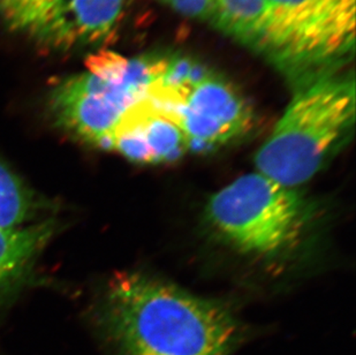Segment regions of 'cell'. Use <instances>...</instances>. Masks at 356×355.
Listing matches in <instances>:
<instances>
[{
	"mask_svg": "<svg viewBox=\"0 0 356 355\" xmlns=\"http://www.w3.org/2000/svg\"><path fill=\"white\" fill-rule=\"evenodd\" d=\"M219 31L254 51L293 89L343 71L355 52L356 0H219Z\"/></svg>",
	"mask_w": 356,
	"mask_h": 355,
	"instance_id": "1",
	"label": "cell"
},
{
	"mask_svg": "<svg viewBox=\"0 0 356 355\" xmlns=\"http://www.w3.org/2000/svg\"><path fill=\"white\" fill-rule=\"evenodd\" d=\"M103 319L118 355H231L241 339L225 306L141 272L115 276Z\"/></svg>",
	"mask_w": 356,
	"mask_h": 355,
	"instance_id": "2",
	"label": "cell"
},
{
	"mask_svg": "<svg viewBox=\"0 0 356 355\" xmlns=\"http://www.w3.org/2000/svg\"><path fill=\"white\" fill-rule=\"evenodd\" d=\"M354 120L353 71L345 68L294 88L289 106L256 155L257 172L296 189L316 175Z\"/></svg>",
	"mask_w": 356,
	"mask_h": 355,
	"instance_id": "3",
	"label": "cell"
},
{
	"mask_svg": "<svg viewBox=\"0 0 356 355\" xmlns=\"http://www.w3.org/2000/svg\"><path fill=\"white\" fill-rule=\"evenodd\" d=\"M168 57H124L98 51L87 70L64 79L50 95L54 119L81 140L108 150L124 118L145 102Z\"/></svg>",
	"mask_w": 356,
	"mask_h": 355,
	"instance_id": "4",
	"label": "cell"
},
{
	"mask_svg": "<svg viewBox=\"0 0 356 355\" xmlns=\"http://www.w3.org/2000/svg\"><path fill=\"white\" fill-rule=\"evenodd\" d=\"M205 216L216 233L236 251L276 258L299 244L309 212L299 191L256 171L212 195Z\"/></svg>",
	"mask_w": 356,
	"mask_h": 355,
	"instance_id": "5",
	"label": "cell"
},
{
	"mask_svg": "<svg viewBox=\"0 0 356 355\" xmlns=\"http://www.w3.org/2000/svg\"><path fill=\"white\" fill-rule=\"evenodd\" d=\"M152 97L180 128L188 150H209L232 141L252 123V110L236 88L187 58H168Z\"/></svg>",
	"mask_w": 356,
	"mask_h": 355,
	"instance_id": "6",
	"label": "cell"
},
{
	"mask_svg": "<svg viewBox=\"0 0 356 355\" xmlns=\"http://www.w3.org/2000/svg\"><path fill=\"white\" fill-rule=\"evenodd\" d=\"M126 0H0L10 31L57 50L94 47L115 34Z\"/></svg>",
	"mask_w": 356,
	"mask_h": 355,
	"instance_id": "7",
	"label": "cell"
},
{
	"mask_svg": "<svg viewBox=\"0 0 356 355\" xmlns=\"http://www.w3.org/2000/svg\"><path fill=\"white\" fill-rule=\"evenodd\" d=\"M108 150L145 164L172 161L188 150L180 128L149 97L117 128Z\"/></svg>",
	"mask_w": 356,
	"mask_h": 355,
	"instance_id": "8",
	"label": "cell"
},
{
	"mask_svg": "<svg viewBox=\"0 0 356 355\" xmlns=\"http://www.w3.org/2000/svg\"><path fill=\"white\" fill-rule=\"evenodd\" d=\"M54 221L0 228V288L21 275L54 235Z\"/></svg>",
	"mask_w": 356,
	"mask_h": 355,
	"instance_id": "9",
	"label": "cell"
},
{
	"mask_svg": "<svg viewBox=\"0 0 356 355\" xmlns=\"http://www.w3.org/2000/svg\"><path fill=\"white\" fill-rule=\"evenodd\" d=\"M31 191L10 168L0 161V228H17L34 212Z\"/></svg>",
	"mask_w": 356,
	"mask_h": 355,
	"instance_id": "10",
	"label": "cell"
},
{
	"mask_svg": "<svg viewBox=\"0 0 356 355\" xmlns=\"http://www.w3.org/2000/svg\"><path fill=\"white\" fill-rule=\"evenodd\" d=\"M177 13L207 22L216 29L220 24L219 0H159Z\"/></svg>",
	"mask_w": 356,
	"mask_h": 355,
	"instance_id": "11",
	"label": "cell"
}]
</instances>
